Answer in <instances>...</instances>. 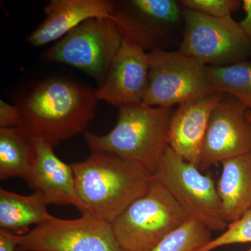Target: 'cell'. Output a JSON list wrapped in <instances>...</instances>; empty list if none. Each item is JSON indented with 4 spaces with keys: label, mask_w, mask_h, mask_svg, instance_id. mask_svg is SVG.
I'll list each match as a JSON object with an SVG mask.
<instances>
[{
    "label": "cell",
    "mask_w": 251,
    "mask_h": 251,
    "mask_svg": "<svg viewBox=\"0 0 251 251\" xmlns=\"http://www.w3.org/2000/svg\"><path fill=\"white\" fill-rule=\"evenodd\" d=\"M247 251H251V247L250 248V249H248Z\"/></svg>",
    "instance_id": "cell-27"
},
{
    "label": "cell",
    "mask_w": 251,
    "mask_h": 251,
    "mask_svg": "<svg viewBox=\"0 0 251 251\" xmlns=\"http://www.w3.org/2000/svg\"><path fill=\"white\" fill-rule=\"evenodd\" d=\"M21 115L16 104L0 100V128H16L19 126Z\"/></svg>",
    "instance_id": "cell-23"
},
{
    "label": "cell",
    "mask_w": 251,
    "mask_h": 251,
    "mask_svg": "<svg viewBox=\"0 0 251 251\" xmlns=\"http://www.w3.org/2000/svg\"><path fill=\"white\" fill-rule=\"evenodd\" d=\"M35 158L30 138L16 128H0V179L21 178L27 182Z\"/></svg>",
    "instance_id": "cell-18"
},
{
    "label": "cell",
    "mask_w": 251,
    "mask_h": 251,
    "mask_svg": "<svg viewBox=\"0 0 251 251\" xmlns=\"http://www.w3.org/2000/svg\"><path fill=\"white\" fill-rule=\"evenodd\" d=\"M23 236L0 229V251H17L18 245L22 242Z\"/></svg>",
    "instance_id": "cell-24"
},
{
    "label": "cell",
    "mask_w": 251,
    "mask_h": 251,
    "mask_svg": "<svg viewBox=\"0 0 251 251\" xmlns=\"http://www.w3.org/2000/svg\"><path fill=\"white\" fill-rule=\"evenodd\" d=\"M246 115H247L248 120H249V121H250L251 122V110H247V113H246Z\"/></svg>",
    "instance_id": "cell-26"
},
{
    "label": "cell",
    "mask_w": 251,
    "mask_h": 251,
    "mask_svg": "<svg viewBox=\"0 0 251 251\" xmlns=\"http://www.w3.org/2000/svg\"><path fill=\"white\" fill-rule=\"evenodd\" d=\"M215 92L232 96L251 111V62L244 60L224 67H209Z\"/></svg>",
    "instance_id": "cell-19"
},
{
    "label": "cell",
    "mask_w": 251,
    "mask_h": 251,
    "mask_svg": "<svg viewBox=\"0 0 251 251\" xmlns=\"http://www.w3.org/2000/svg\"><path fill=\"white\" fill-rule=\"evenodd\" d=\"M242 6L246 13V16L242 21L239 22V25L244 34L251 41V0L242 1Z\"/></svg>",
    "instance_id": "cell-25"
},
{
    "label": "cell",
    "mask_w": 251,
    "mask_h": 251,
    "mask_svg": "<svg viewBox=\"0 0 251 251\" xmlns=\"http://www.w3.org/2000/svg\"><path fill=\"white\" fill-rule=\"evenodd\" d=\"M149 54L123 40L105 82L97 89V99L112 106L142 103L148 86Z\"/></svg>",
    "instance_id": "cell-12"
},
{
    "label": "cell",
    "mask_w": 251,
    "mask_h": 251,
    "mask_svg": "<svg viewBox=\"0 0 251 251\" xmlns=\"http://www.w3.org/2000/svg\"><path fill=\"white\" fill-rule=\"evenodd\" d=\"M72 165L82 215L111 224L148 191L153 176L115 153L92 151Z\"/></svg>",
    "instance_id": "cell-2"
},
{
    "label": "cell",
    "mask_w": 251,
    "mask_h": 251,
    "mask_svg": "<svg viewBox=\"0 0 251 251\" xmlns=\"http://www.w3.org/2000/svg\"><path fill=\"white\" fill-rule=\"evenodd\" d=\"M211 232L201 223L188 219L163 238L152 251H196L212 239Z\"/></svg>",
    "instance_id": "cell-20"
},
{
    "label": "cell",
    "mask_w": 251,
    "mask_h": 251,
    "mask_svg": "<svg viewBox=\"0 0 251 251\" xmlns=\"http://www.w3.org/2000/svg\"><path fill=\"white\" fill-rule=\"evenodd\" d=\"M17 251H123L111 224L90 215L66 220L52 216L23 236Z\"/></svg>",
    "instance_id": "cell-9"
},
{
    "label": "cell",
    "mask_w": 251,
    "mask_h": 251,
    "mask_svg": "<svg viewBox=\"0 0 251 251\" xmlns=\"http://www.w3.org/2000/svg\"><path fill=\"white\" fill-rule=\"evenodd\" d=\"M149 54L148 86L143 103L173 108L215 92L209 66L176 51L157 50Z\"/></svg>",
    "instance_id": "cell-6"
},
{
    "label": "cell",
    "mask_w": 251,
    "mask_h": 251,
    "mask_svg": "<svg viewBox=\"0 0 251 251\" xmlns=\"http://www.w3.org/2000/svg\"><path fill=\"white\" fill-rule=\"evenodd\" d=\"M47 204L36 193L22 196L0 188V229L25 235L31 226H39L50 219Z\"/></svg>",
    "instance_id": "cell-17"
},
{
    "label": "cell",
    "mask_w": 251,
    "mask_h": 251,
    "mask_svg": "<svg viewBox=\"0 0 251 251\" xmlns=\"http://www.w3.org/2000/svg\"><path fill=\"white\" fill-rule=\"evenodd\" d=\"M153 178L161 183L189 219L196 220L211 231H225V221L216 184L210 175L186 161L168 148Z\"/></svg>",
    "instance_id": "cell-5"
},
{
    "label": "cell",
    "mask_w": 251,
    "mask_h": 251,
    "mask_svg": "<svg viewBox=\"0 0 251 251\" xmlns=\"http://www.w3.org/2000/svg\"><path fill=\"white\" fill-rule=\"evenodd\" d=\"M216 184L225 221L231 224L251 208V152L223 162Z\"/></svg>",
    "instance_id": "cell-16"
},
{
    "label": "cell",
    "mask_w": 251,
    "mask_h": 251,
    "mask_svg": "<svg viewBox=\"0 0 251 251\" xmlns=\"http://www.w3.org/2000/svg\"><path fill=\"white\" fill-rule=\"evenodd\" d=\"M112 10L110 0H52L44 8V22L27 41L36 47L57 41L91 18L112 19Z\"/></svg>",
    "instance_id": "cell-15"
},
{
    "label": "cell",
    "mask_w": 251,
    "mask_h": 251,
    "mask_svg": "<svg viewBox=\"0 0 251 251\" xmlns=\"http://www.w3.org/2000/svg\"><path fill=\"white\" fill-rule=\"evenodd\" d=\"M182 11L174 0H117L112 19L124 40L150 52L165 50Z\"/></svg>",
    "instance_id": "cell-10"
},
{
    "label": "cell",
    "mask_w": 251,
    "mask_h": 251,
    "mask_svg": "<svg viewBox=\"0 0 251 251\" xmlns=\"http://www.w3.org/2000/svg\"><path fill=\"white\" fill-rule=\"evenodd\" d=\"M173 108L130 104L119 108L116 125L106 135L84 133L92 151L115 153L153 175L169 148Z\"/></svg>",
    "instance_id": "cell-3"
},
{
    "label": "cell",
    "mask_w": 251,
    "mask_h": 251,
    "mask_svg": "<svg viewBox=\"0 0 251 251\" xmlns=\"http://www.w3.org/2000/svg\"><path fill=\"white\" fill-rule=\"evenodd\" d=\"M123 40L111 18H91L56 41L41 57L46 62L77 68L93 77L100 87Z\"/></svg>",
    "instance_id": "cell-7"
},
{
    "label": "cell",
    "mask_w": 251,
    "mask_h": 251,
    "mask_svg": "<svg viewBox=\"0 0 251 251\" xmlns=\"http://www.w3.org/2000/svg\"><path fill=\"white\" fill-rule=\"evenodd\" d=\"M248 108L235 97L226 94L213 110L206 128L200 169L251 152V122Z\"/></svg>",
    "instance_id": "cell-11"
},
{
    "label": "cell",
    "mask_w": 251,
    "mask_h": 251,
    "mask_svg": "<svg viewBox=\"0 0 251 251\" xmlns=\"http://www.w3.org/2000/svg\"><path fill=\"white\" fill-rule=\"evenodd\" d=\"M35 158L27 184L47 205H71L80 208L72 165L67 164L44 140H31Z\"/></svg>",
    "instance_id": "cell-14"
},
{
    "label": "cell",
    "mask_w": 251,
    "mask_h": 251,
    "mask_svg": "<svg viewBox=\"0 0 251 251\" xmlns=\"http://www.w3.org/2000/svg\"><path fill=\"white\" fill-rule=\"evenodd\" d=\"M184 29L178 52L209 67H224L247 60L251 41L232 16L213 18L183 9Z\"/></svg>",
    "instance_id": "cell-8"
},
{
    "label": "cell",
    "mask_w": 251,
    "mask_h": 251,
    "mask_svg": "<svg viewBox=\"0 0 251 251\" xmlns=\"http://www.w3.org/2000/svg\"><path fill=\"white\" fill-rule=\"evenodd\" d=\"M97 90L77 81L50 78L39 82L16 104L19 128L31 140L55 148L85 133L98 105Z\"/></svg>",
    "instance_id": "cell-1"
},
{
    "label": "cell",
    "mask_w": 251,
    "mask_h": 251,
    "mask_svg": "<svg viewBox=\"0 0 251 251\" xmlns=\"http://www.w3.org/2000/svg\"><path fill=\"white\" fill-rule=\"evenodd\" d=\"M189 219L166 188L156 179L112 223L123 251H152L163 238Z\"/></svg>",
    "instance_id": "cell-4"
},
{
    "label": "cell",
    "mask_w": 251,
    "mask_h": 251,
    "mask_svg": "<svg viewBox=\"0 0 251 251\" xmlns=\"http://www.w3.org/2000/svg\"><path fill=\"white\" fill-rule=\"evenodd\" d=\"M225 95L215 92L180 104L172 115L169 147L198 168L201 167V150L209 118Z\"/></svg>",
    "instance_id": "cell-13"
},
{
    "label": "cell",
    "mask_w": 251,
    "mask_h": 251,
    "mask_svg": "<svg viewBox=\"0 0 251 251\" xmlns=\"http://www.w3.org/2000/svg\"><path fill=\"white\" fill-rule=\"evenodd\" d=\"M251 243V208L237 221L228 224L219 237L196 251H211L232 244Z\"/></svg>",
    "instance_id": "cell-21"
},
{
    "label": "cell",
    "mask_w": 251,
    "mask_h": 251,
    "mask_svg": "<svg viewBox=\"0 0 251 251\" xmlns=\"http://www.w3.org/2000/svg\"><path fill=\"white\" fill-rule=\"evenodd\" d=\"M179 3L185 9L217 18L230 16L242 5L239 0H182Z\"/></svg>",
    "instance_id": "cell-22"
}]
</instances>
